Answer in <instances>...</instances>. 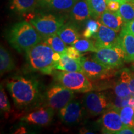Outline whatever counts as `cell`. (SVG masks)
Segmentation results:
<instances>
[{
    "label": "cell",
    "instance_id": "22",
    "mask_svg": "<svg viewBox=\"0 0 134 134\" xmlns=\"http://www.w3.org/2000/svg\"><path fill=\"white\" fill-rule=\"evenodd\" d=\"M15 63L9 51L4 47L1 46L0 48V72L1 75L8 73L14 70Z\"/></svg>",
    "mask_w": 134,
    "mask_h": 134
},
{
    "label": "cell",
    "instance_id": "31",
    "mask_svg": "<svg viewBox=\"0 0 134 134\" xmlns=\"http://www.w3.org/2000/svg\"><path fill=\"white\" fill-rule=\"evenodd\" d=\"M108 4V9L112 11H118L119 9L120 4L116 1H110V2L107 3Z\"/></svg>",
    "mask_w": 134,
    "mask_h": 134
},
{
    "label": "cell",
    "instance_id": "5",
    "mask_svg": "<svg viewBox=\"0 0 134 134\" xmlns=\"http://www.w3.org/2000/svg\"><path fill=\"white\" fill-rule=\"evenodd\" d=\"M74 93V91L58 83L48 88L45 92L43 98L47 106L54 110H57L61 109L73 100L75 96Z\"/></svg>",
    "mask_w": 134,
    "mask_h": 134
},
{
    "label": "cell",
    "instance_id": "12",
    "mask_svg": "<svg viewBox=\"0 0 134 134\" xmlns=\"http://www.w3.org/2000/svg\"><path fill=\"white\" fill-rule=\"evenodd\" d=\"M53 115V109L48 106L42 107L23 116L21 120L30 124L46 126L52 122Z\"/></svg>",
    "mask_w": 134,
    "mask_h": 134
},
{
    "label": "cell",
    "instance_id": "14",
    "mask_svg": "<svg viewBox=\"0 0 134 134\" xmlns=\"http://www.w3.org/2000/svg\"><path fill=\"white\" fill-rule=\"evenodd\" d=\"M100 24L110 29L119 32L124 24L123 19L118 11H112L107 9L99 17Z\"/></svg>",
    "mask_w": 134,
    "mask_h": 134
},
{
    "label": "cell",
    "instance_id": "36",
    "mask_svg": "<svg viewBox=\"0 0 134 134\" xmlns=\"http://www.w3.org/2000/svg\"><path fill=\"white\" fill-rule=\"evenodd\" d=\"M127 1H130V2H134V0H127Z\"/></svg>",
    "mask_w": 134,
    "mask_h": 134
},
{
    "label": "cell",
    "instance_id": "23",
    "mask_svg": "<svg viewBox=\"0 0 134 134\" xmlns=\"http://www.w3.org/2000/svg\"><path fill=\"white\" fill-rule=\"evenodd\" d=\"M90 7L91 15L94 19L99 18L103 13L108 9L106 0H86Z\"/></svg>",
    "mask_w": 134,
    "mask_h": 134
},
{
    "label": "cell",
    "instance_id": "20",
    "mask_svg": "<svg viewBox=\"0 0 134 134\" xmlns=\"http://www.w3.org/2000/svg\"><path fill=\"white\" fill-rule=\"evenodd\" d=\"M70 15L72 19L77 22L86 21L91 17L86 0H78L70 11Z\"/></svg>",
    "mask_w": 134,
    "mask_h": 134
},
{
    "label": "cell",
    "instance_id": "27",
    "mask_svg": "<svg viewBox=\"0 0 134 134\" xmlns=\"http://www.w3.org/2000/svg\"><path fill=\"white\" fill-rule=\"evenodd\" d=\"M72 46L75 47L77 50H79L80 52H96L98 50L96 46H95L94 42L88 40V38L86 39H78L72 44Z\"/></svg>",
    "mask_w": 134,
    "mask_h": 134
},
{
    "label": "cell",
    "instance_id": "25",
    "mask_svg": "<svg viewBox=\"0 0 134 134\" xmlns=\"http://www.w3.org/2000/svg\"><path fill=\"white\" fill-rule=\"evenodd\" d=\"M118 13L121 16L124 24L134 19V2H126L120 5Z\"/></svg>",
    "mask_w": 134,
    "mask_h": 134
},
{
    "label": "cell",
    "instance_id": "37",
    "mask_svg": "<svg viewBox=\"0 0 134 134\" xmlns=\"http://www.w3.org/2000/svg\"><path fill=\"white\" fill-rule=\"evenodd\" d=\"M133 121H134V117H133Z\"/></svg>",
    "mask_w": 134,
    "mask_h": 134
},
{
    "label": "cell",
    "instance_id": "4",
    "mask_svg": "<svg viewBox=\"0 0 134 134\" xmlns=\"http://www.w3.org/2000/svg\"><path fill=\"white\" fill-rule=\"evenodd\" d=\"M55 78L58 83L76 93H88L93 90L90 79L81 72L60 70L55 73Z\"/></svg>",
    "mask_w": 134,
    "mask_h": 134
},
{
    "label": "cell",
    "instance_id": "11",
    "mask_svg": "<svg viewBox=\"0 0 134 134\" xmlns=\"http://www.w3.org/2000/svg\"><path fill=\"white\" fill-rule=\"evenodd\" d=\"M99 122L104 133H117V132L126 127L122 122L120 114L117 108L109 109L103 113Z\"/></svg>",
    "mask_w": 134,
    "mask_h": 134
},
{
    "label": "cell",
    "instance_id": "19",
    "mask_svg": "<svg viewBox=\"0 0 134 134\" xmlns=\"http://www.w3.org/2000/svg\"><path fill=\"white\" fill-rule=\"evenodd\" d=\"M55 70H62L68 72L83 73L80 61L69 57L65 53L61 54L60 59L55 63Z\"/></svg>",
    "mask_w": 134,
    "mask_h": 134
},
{
    "label": "cell",
    "instance_id": "15",
    "mask_svg": "<svg viewBox=\"0 0 134 134\" xmlns=\"http://www.w3.org/2000/svg\"><path fill=\"white\" fill-rule=\"evenodd\" d=\"M119 35L125 62H134V36L124 27Z\"/></svg>",
    "mask_w": 134,
    "mask_h": 134
},
{
    "label": "cell",
    "instance_id": "16",
    "mask_svg": "<svg viewBox=\"0 0 134 134\" xmlns=\"http://www.w3.org/2000/svg\"><path fill=\"white\" fill-rule=\"evenodd\" d=\"M131 71L127 68L122 69L120 78L114 86V93L120 98H128L132 96L129 88Z\"/></svg>",
    "mask_w": 134,
    "mask_h": 134
},
{
    "label": "cell",
    "instance_id": "6",
    "mask_svg": "<svg viewBox=\"0 0 134 134\" xmlns=\"http://www.w3.org/2000/svg\"><path fill=\"white\" fill-rule=\"evenodd\" d=\"M29 22L43 39L57 33L60 28L64 24L65 19L62 17L47 14L34 16Z\"/></svg>",
    "mask_w": 134,
    "mask_h": 134
},
{
    "label": "cell",
    "instance_id": "18",
    "mask_svg": "<svg viewBox=\"0 0 134 134\" xmlns=\"http://www.w3.org/2000/svg\"><path fill=\"white\" fill-rule=\"evenodd\" d=\"M57 34L66 45H72L80 37L78 28L73 23L63 24Z\"/></svg>",
    "mask_w": 134,
    "mask_h": 134
},
{
    "label": "cell",
    "instance_id": "8",
    "mask_svg": "<svg viewBox=\"0 0 134 134\" xmlns=\"http://www.w3.org/2000/svg\"><path fill=\"white\" fill-rule=\"evenodd\" d=\"M81 62L83 73L91 80H104L114 76L116 73L115 69L108 68L93 59L82 57Z\"/></svg>",
    "mask_w": 134,
    "mask_h": 134
},
{
    "label": "cell",
    "instance_id": "9",
    "mask_svg": "<svg viewBox=\"0 0 134 134\" xmlns=\"http://www.w3.org/2000/svg\"><path fill=\"white\" fill-rule=\"evenodd\" d=\"M85 107L91 115H98L104 113L109 109L113 108V103L110 102L104 94L99 92L90 91L84 97Z\"/></svg>",
    "mask_w": 134,
    "mask_h": 134
},
{
    "label": "cell",
    "instance_id": "35",
    "mask_svg": "<svg viewBox=\"0 0 134 134\" xmlns=\"http://www.w3.org/2000/svg\"><path fill=\"white\" fill-rule=\"evenodd\" d=\"M107 3H109V2H110V1H116V2H118L120 4H122V3L126 2L127 0H106Z\"/></svg>",
    "mask_w": 134,
    "mask_h": 134
},
{
    "label": "cell",
    "instance_id": "26",
    "mask_svg": "<svg viewBox=\"0 0 134 134\" xmlns=\"http://www.w3.org/2000/svg\"><path fill=\"white\" fill-rule=\"evenodd\" d=\"M117 109L119 110L120 118L124 124L125 126L134 127V108L127 105Z\"/></svg>",
    "mask_w": 134,
    "mask_h": 134
},
{
    "label": "cell",
    "instance_id": "32",
    "mask_svg": "<svg viewBox=\"0 0 134 134\" xmlns=\"http://www.w3.org/2000/svg\"><path fill=\"white\" fill-rule=\"evenodd\" d=\"M118 134H134V127L126 126L117 132Z\"/></svg>",
    "mask_w": 134,
    "mask_h": 134
},
{
    "label": "cell",
    "instance_id": "30",
    "mask_svg": "<svg viewBox=\"0 0 134 134\" xmlns=\"http://www.w3.org/2000/svg\"><path fill=\"white\" fill-rule=\"evenodd\" d=\"M65 53H66L69 57L73 58V59L79 60V61H80L82 57L81 52L73 46L67 47L65 52Z\"/></svg>",
    "mask_w": 134,
    "mask_h": 134
},
{
    "label": "cell",
    "instance_id": "10",
    "mask_svg": "<svg viewBox=\"0 0 134 134\" xmlns=\"http://www.w3.org/2000/svg\"><path fill=\"white\" fill-rule=\"evenodd\" d=\"M114 30L100 24L99 29L94 35L95 46L97 49L101 47H122L120 35Z\"/></svg>",
    "mask_w": 134,
    "mask_h": 134
},
{
    "label": "cell",
    "instance_id": "28",
    "mask_svg": "<svg viewBox=\"0 0 134 134\" xmlns=\"http://www.w3.org/2000/svg\"><path fill=\"white\" fill-rule=\"evenodd\" d=\"M100 23L94 19L88 20L86 23V27L82 36L85 38L93 37L99 29Z\"/></svg>",
    "mask_w": 134,
    "mask_h": 134
},
{
    "label": "cell",
    "instance_id": "7",
    "mask_svg": "<svg viewBox=\"0 0 134 134\" xmlns=\"http://www.w3.org/2000/svg\"><path fill=\"white\" fill-rule=\"evenodd\" d=\"M93 58L100 64L112 69L120 68L125 62V54L122 47L99 48Z\"/></svg>",
    "mask_w": 134,
    "mask_h": 134
},
{
    "label": "cell",
    "instance_id": "34",
    "mask_svg": "<svg viewBox=\"0 0 134 134\" xmlns=\"http://www.w3.org/2000/svg\"><path fill=\"white\" fill-rule=\"evenodd\" d=\"M128 105L134 108V96H131L129 97L128 101Z\"/></svg>",
    "mask_w": 134,
    "mask_h": 134
},
{
    "label": "cell",
    "instance_id": "21",
    "mask_svg": "<svg viewBox=\"0 0 134 134\" xmlns=\"http://www.w3.org/2000/svg\"><path fill=\"white\" fill-rule=\"evenodd\" d=\"M38 0H11L10 9L20 14H27L38 6Z\"/></svg>",
    "mask_w": 134,
    "mask_h": 134
},
{
    "label": "cell",
    "instance_id": "29",
    "mask_svg": "<svg viewBox=\"0 0 134 134\" xmlns=\"http://www.w3.org/2000/svg\"><path fill=\"white\" fill-rule=\"evenodd\" d=\"M0 109L1 113H4L6 115H8L11 110L9 102L2 85H1V90H0Z\"/></svg>",
    "mask_w": 134,
    "mask_h": 134
},
{
    "label": "cell",
    "instance_id": "33",
    "mask_svg": "<svg viewBox=\"0 0 134 134\" xmlns=\"http://www.w3.org/2000/svg\"><path fill=\"white\" fill-rule=\"evenodd\" d=\"M122 27H124L125 29L127 31H128L129 32L134 36V19L132 20V21L129 22L128 23H125V24H124V26Z\"/></svg>",
    "mask_w": 134,
    "mask_h": 134
},
{
    "label": "cell",
    "instance_id": "1",
    "mask_svg": "<svg viewBox=\"0 0 134 134\" xmlns=\"http://www.w3.org/2000/svg\"><path fill=\"white\" fill-rule=\"evenodd\" d=\"M6 86L18 108H27L40 102L41 86L36 78L32 77L14 76L8 80Z\"/></svg>",
    "mask_w": 134,
    "mask_h": 134
},
{
    "label": "cell",
    "instance_id": "13",
    "mask_svg": "<svg viewBox=\"0 0 134 134\" xmlns=\"http://www.w3.org/2000/svg\"><path fill=\"white\" fill-rule=\"evenodd\" d=\"M59 117L63 123L75 124L78 123L83 117V109L78 101H71L59 110Z\"/></svg>",
    "mask_w": 134,
    "mask_h": 134
},
{
    "label": "cell",
    "instance_id": "2",
    "mask_svg": "<svg viewBox=\"0 0 134 134\" xmlns=\"http://www.w3.org/2000/svg\"><path fill=\"white\" fill-rule=\"evenodd\" d=\"M42 36L31 23L22 21L11 27L7 32L9 44L18 52L26 53L42 41Z\"/></svg>",
    "mask_w": 134,
    "mask_h": 134
},
{
    "label": "cell",
    "instance_id": "17",
    "mask_svg": "<svg viewBox=\"0 0 134 134\" xmlns=\"http://www.w3.org/2000/svg\"><path fill=\"white\" fill-rule=\"evenodd\" d=\"M78 0H38V4L42 7L58 12L71 11Z\"/></svg>",
    "mask_w": 134,
    "mask_h": 134
},
{
    "label": "cell",
    "instance_id": "3",
    "mask_svg": "<svg viewBox=\"0 0 134 134\" xmlns=\"http://www.w3.org/2000/svg\"><path fill=\"white\" fill-rule=\"evenodd\" d=\"M54 50L44 41L41 42L26 52L28 67L45 75H51L55 70Z\"/></svg>",
    "mask_w": 134,
    "mask_h": 134
},
{
    "label": "cell",
    "instance_id": "24",
    "mask_svg": "<svg viewBox=\"0 0 134 134\" xmlns=\"http://www.w3.org/2000/svg\"><path fill=\"white\" fill-rule=\"evenodd\" d=\"M44 42L49 46L55 52L62 54L64 53L67 47L62 39L58 36L57 34L52 35L47 37L43 38Z\"/></svg>",
    "mask_w": 134,
    "mask_h": 134
}]
</instances>
